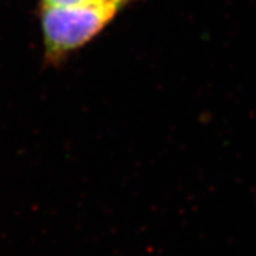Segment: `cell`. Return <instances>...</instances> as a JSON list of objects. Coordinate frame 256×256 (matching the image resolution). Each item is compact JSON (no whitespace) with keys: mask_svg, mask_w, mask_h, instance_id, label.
Instances as JSON below:
<instances>
[{"mask_svg":"<svg viewBox=\"0 0 256 256\" xmlns=\"http://www.w3.org/2000/svg\"><path fill=\"white\" fill-rule=\"evenodd\" d=\"M107 0H40V6H82V4L102 3ZM132 2V0H130Z\"/></svg>","mask_w":256,"mask_h":256,"instance_id":"cell-2","label":"cell"},{"mask_svg":"<svg viewBox=\"0 0 256 256\" xmlns=\"http://www.w3.org/2000/svg\"><path fill=\"white\" fill-rule=\"evenodd\" d=\"M130 0H107L82 6H40V32L44 56L60 62L94 40Z\"/></svg>","mask_w":256,"mask_h":256,"instance_id":"cell-1","label":"cell"}]
</instances>
